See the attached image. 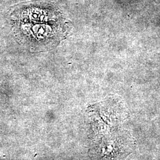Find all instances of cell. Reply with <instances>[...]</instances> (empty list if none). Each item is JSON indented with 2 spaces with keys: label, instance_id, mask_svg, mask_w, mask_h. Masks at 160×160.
Segmentation results:
<instances>
[]
</instances>
